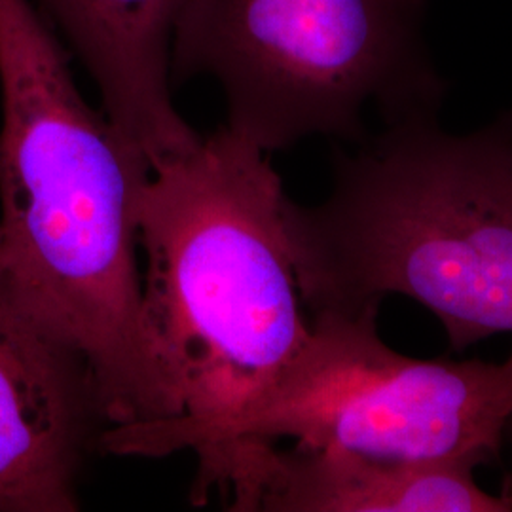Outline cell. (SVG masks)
Returning a JSON list of instances; mask_svg holds the SVG:
<instances>
[{
	"label": "cell",
	"mask_w": 512,
	"mask_h": 512,
	"mask_svg": "<svg viewBox=\"0 0 512 512\" xmlns=\"http://www.w3.org/2000/svg\"><path fill=\"white\" fill-rule=\"evenodd\" d=\"M110 427L92 368L0 255V512H74Z\"/></svg>",
	"instance_id": "8992f818"
},
{
	"label": "cell",
	"mask_w": 512,
	"mask_h": 512,
	"mask_svg": "<svg viewBox=\"0 0 512 512\" xmlns=\"http://www.w3.org/2000/svg\"><path fill=\"white\" fill-rule=\"evenodd\" d=\"M495 120L499 122V126L505 131V137H507L509 147H511L512 150V109L503 112V114H499Z\"/></svg>",
	"instance_id": "30bf717a"
},
{
	"label": "cell",
	"mask_w": 512,
	"mask_h": 512,
	"mask_svg": "<svg viewBox=\"0 0 512 512\" xmlns=\"http://www.w3.org/2000/svg\"><path fill=\"white\" fill-rule=\"evenodd\" d=\"M469 461H397L336 448L260 444L228 484L236 512H512Z\"/></svg>",
	"instance_id": "ba28073f"
},
{
	"label": "cell",
	"mask_w": 512,
	"mask_h": 512,
	"mask_svg": "<svg viewBox=\"0 0 512 512\" xmlns=\"http://www.w3.org/2000/svg\"><path fill=\"white\" fill-rule=\"evenodd\" d=\"M336 150L329 196L283 207L311 313H353L401 294L459 353L512 332V150L494 120L450 133L437 112L384 124Z\"/></svg>",
	"instance_id": "3957f363"
},
{
	"label": "cell",
	"mask_w": 512,
	"mask_h": 512,
	"mask_svg": "<svg viewBox=\"0 0 512 512\" xmlns=\"http://www.w3.org/2000/svg\"><path fill=\"white\" fill-rule=\"evenodd\" d=\"M270 154L228 126L152 171L137 207L148 332L183 414L112 425L101 452L167 458L186 435L236 418L302 349L311 321Z\"/></svg>",
	"instance_id": "7a4b0ae2"
},
{
	"label": "cell",
	"mask_w": 512,
	"mask_h": 512,
	"mask_svg": "<svg viewBox=\"0 0 512 512\" xmlns=\"http://www.w3.org/2000/svg\"><path fill=\"white\" fill-rule=\"evenodd\" d=\"M0 255L92 368L110 425L183 414L148 332L137 207L152 169L82 97L35 0H0Z\"/></svg>",
	"instance_id": "6da1fadb"
},
{
	"label": "cell",
	"mask_w": 512,
	"mask_h": 512,
	"mask_svg": "<svg viewBox=\"0 0 512 512\" xmlns=\"http://www.w3.org/2000/svg\"><path fill=\"white\" fill-rule=\"evenodd\" d=\"M425 0H186L171 80L207 76L226 126L272 154L310 137L361 143L384 124L442 107L423 40Z\"/></svg>",
	"instance_id": "277c9868"
},
{
	"label": "cell",
	"mask_w": 512,
	"mask_h": 512,
	"mask_svg": "<svg viewBox=\"0 0 512 512\" xmlns=\"http://www.w3.org/2000/svg\"><path fill=\"white\" fill-rule=\"evenodd\" d=\"M505 446H509L511 448V467L507 469V473H505V478H503V486H501V494L505 495V497H509L512 501V421L509 423V427H507V437H505Z\"/></svg>",
	"instance_id": "9c48e42d"
},
{
	"label": "cell",
	"mask_w": 512,
	"mask_h": 512,
	"mask_svg": "<svg viewBox=\"0 0 512 512\" xmlns=\"http://www.w3.org/2000/svg\"><path fill=\"white\" fill-rule=\"evenodd\" d=\"M380 306L313 313L302 349L255 403L213 429L177 440L198 459L194 505L205 503L226 458L245 442L293 439L397 461L501 458L512 421V355L414 359L378 332Z\"/></svg>",
	"instance_id": "5b68a950"
},
{
	"label": "cell",
	"mask_w": 512,
	"mask_h": 512,
	"mask_svg": "<svg viewBox=\"0 0 512 512\" xmlns=\"http://www.w3.org/2000/svg\"><path fill=\"white\" fill-rule=\"evenodd\" d=\"M101 93L110 122L150 169L203 135L173 101L171 40L186 0H35Z\"/></svg>",
	"instance_id": "52a82bcc"
}]
</instances>
